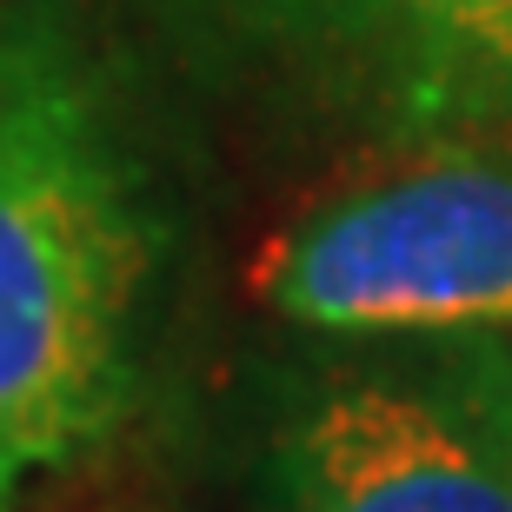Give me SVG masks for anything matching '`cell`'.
Instances as JSON below:
<instances>
[{"mask_svg":"<svg viewBox=\"0 0 512 512\" xmlns=\"http://www.w3.org/2000/svg\"><path fill=\"white\" fill-rule=\"evenodd\" d=\"M173 260L140 34L114 0H0V512L147 406Z\"/></svg>","mask_w":512,"mask_h":512,"instance_id":"obj_1","label":"cell"},{"mask_svg":"<svg viewBox=\"0 0 512 512\" xmlns=\"http://www.w3.org/2000/svg\"><path fill=\"white\" fill-rule=\"evenodd\" d=\"M479 133H512V0H486L466 27L426 140H479Z\"/></svg>","mask_w":512,"mask_h":512,"instance_id":"obj_5","label":"cell"},{"mask_svg":"<svg viewBox=\"0 0 512 512\" xmlns=\"http://www.w3.org/2000/svg\"><path fill=\"white\" fill-rule=\"evenodd\" d=\"M253 512H512V333L293 353L260 393Z\"/></svg>","mask_w":512,"mask_h":512,"instance_id":"obj_2","label":"cell"},{"mask_svg":"<svg viewBox=\"0 0 512 512\" xmlns=\"http://www.w3.org/2000/svg\"><path fill=\"white\" fill-rule=\"evenodd\" d=\"M247 286L306 340L512 333V147L479 133L366 153L273 227Z\"/></svg>","mask_w":512,"mask_h":512,"instance_id":"obj_3","label":"cell"},{"mask_svg":"<svg viewBox=\"0 0 512 512\" xmlns=\"http://www.w3.org/2000/svg\"><path fill=\"white\" fill-rule=\"evenodd\" d=\"M167 74L360 153L419 147L486 0H114Z\"/></svg>","mask_w":512,"mask_h":512,"instance_id":"obj_4","label":"cell"}]
</instances>
